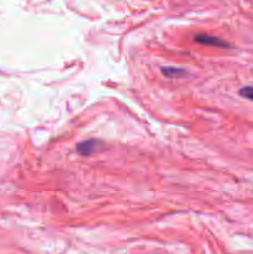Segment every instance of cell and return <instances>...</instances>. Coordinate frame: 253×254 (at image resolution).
Returning a JSON list of instances; mask_svg holds the SVG:
<instances>
[{"label":"cell","instance_id":"3957f363","mask_svg":"<svg viewBox=\"0 0 253 254\" xmlns=\"http://www.w3.org/2000/svg\"><path fill=\"white\" fill-rule=\"evenodd\" d=\"M163 74L168 78H181L186 74V72L181 68H175V67H166L161 69Z\"/></svg>","mask_w":253,"mask_h":254},{"label":"cell","instance_id":"6da1fadb","mask_svg":"<svg viewBox=\"0 0 253 254\" xmlns=\"http://www.w3.org/2000/svg\"><path fill=\"white\" fill-rule=\"evenodd\" d=\"M195 41L200 42L203 45H210V46H218V47H230V44L220 37L211 36L207 34H198L195 36Z\"/></svg>","mask_w":253,"mask_h":254},{"label":"cell","instance_id":"277c9868","mask_svg":"<svg viewBox=\"0 0 253 254\" xmlns=\"http://www.w3.org/2000/svg\"><path fill=\"white\" fill-rule=\"evenodd\" d=\"M240 96L243 97L246 99H250V101L253 102V87L252 86H246L243 88L240 89Z\"/></svg>","mask_w":253,"mask_h":254},{"label":"cell","instance_id":"7a4b0ae2","mask_svg":"<svg viewBox=\"0 0 253 254\" xmlns=\"http://www.w3.org/2000/svg\"><path fill=\"white\" fill-rule=\"evenodd\" d=\"M97 145H98V141L97 140H86L77 144L76 149L81 155H91L97 149Z\"/></svg>","mask_w":253,"mask_h":254}]
</instances>
